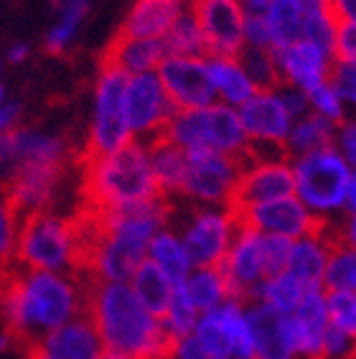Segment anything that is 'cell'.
<instances>
[{
    "instance_id": "cell-39",
    "label": "cell",
    "mask_w": 356,
    "mask_h": 359,
    "mask_svg": "<svg viewBox=\"0 0 356 359\" xmlns=\"http://www.w3.org/2000/svg\"><path fill=\"white\" fill-rule=\"evenodd\" d=\"M334 54L338 62H356V21L338 18L334 28Z\"/></svg>"
},
{
    "instance_id": "cell-29",
    "label": "cell",
    "mask_w": 356,
    "mask_h": 359,
    "mask_svg": "<svg viewBox=\"0 0 356 359\" xmlns=\"http://www.w3.org/2000/svg\"><path fill=\"white\" fill-rule=\"evenodd\" d=\"M184 290L189 301L196 306V311H212L219 304L229 301L226 293L224 278L219 276L217 268H196L189 273V278L184 280Z\"/></svg>"
},
{
    "instance_id": "cell-19",
    "label": "cell",
    "mask_w": 356,
    "mask_h": 359,
    "mask_svg": "<svg viewBox=\"0 0 356 359\" xmlns=\"http://www.w3.org/2000/svg\"><path fill=\"white\" fill-rule=\"evenodd\" d=\"M165 51L163 39H137V36H125L117 31L110 46L102 54V69H117L123 74H145V72L158 69L163 62Z\"/></svg>"
},
{
    "instance_id": "cell-2",
    "label": "cell",
    "mask_w": 356,
    "mask_h": 359,
    "mask_svg": "<svg viewBox=\"0 0 356 359\" xmlns=\"http://www.w3.org/2000/svg\"><path fill=\"white\" fill-rule=\"evenodd\" d=\"M87 316L107 352L130 359H173L178 339L145 311L128 283H95L84 296Z\"/></svg>"
},
{
    "instance_id": "cell-22",
    "label": "cell",
    "mask_w": 356,
    "mask_h": 359,
    "mask_svg": "<svg viewBox=\"0 0 356 359\" xmlns=\"http://www.w3.org/2000/svg\"><path fill=\"white\" fill-rule=\"evenodd\" d=\"M201 118H204L206 148L226 156H242L247 151L249 138L242 128L237 110L226 104H209V107H201Z\"/></svg>"
},
{
    "instance_id": "cell-31",
    "label": "cell",
    "mask_w": 356,
    "mask_h": 359,
    "mask_svg": "<svg viewBox=\"0 0 356 359\" xmlns=\"http://www.w3.org/2000/svg\"><path fill=\"white\" fill-rule=\"evenodd\" d=\"M237 62L242 64V69L247 72V76L252 79L257 92H275L278 87H282L280 69H278L275 54L270 48L245 46L240 54H237Z\"/></svg>"
},
{
    "instance_id": "cell-16",
    "label": "cell",
    "mask_w": 356,
    "mask_h": 359,
    "mask_svg": "<svg viewBox=\"0 0 356 359\" xmlns=\"http://www.w3.org/2000/svg\"><path fill=\"white\" fill-rule=\"evenodd\" d=\"M295 179L293 168L285 161H273V163H254L240 176L232 196L226 201V209H240L257 204V201L280 199V196H293Z\"/></svg>"
},
{
    "instance_id": "cell-17",
    "label": "cell",
    "mask_w": 356,
    "mask_h": 359,
    "mask_svg": "<svg viewBox=\"0 0 356 359\" xmlns=\"http://www.w3.org/2000/svg\"><path fill=\"white\" fill-rule=\"evenodd\" d=\"M245 318L252 339V359H301L290 341L285 313L254 301L245 311Z\"/></svg>"
},
{
    "instance_id": "cell-36",
    "label": "cell",
    "mask_w": 356,
    "mask_h": 359,
    "mask_svg": "<svg viewBox=\"0 0 356 359\" xmlns=\"http://www.w3.org/2000/svg\"><path fill=\"white\" fill-rule=\"evenodd\" d=\"M303 95H306L308 104H313L315 110H318V115H323L326 120H331V123H341L343 120V102L338 100V95L334 92L329 79L310 87V90H306Z\"/></svg>"
},
{
    "instance_id": "cell-35",
    "label": "cell",
    "mask_w": 356,
    "mask_h": 359,
    "mask_svg": "<svg viewBox=\"0 0 356 359\" xmlns=\"http://www.w3.org/2000/svg\"><path fill=\"white\" fill-rule=\"evenodd\" d=\"M293 240L282 235H260V250H262V270H265V280L280 276L288 268V257Z\"/></svg>"
},
{
    "instance_id": "cell-15",
    "label": "cell",
    "mask_w": 356,
    "mask_h": 359,
    "mask_svg": "<svg viewBox=\"0 0 356 359\" xmlns=\"http://www.w3.org/2000/svg\"><path fill=\"white\" fill-rule=\"evenodd\" d=\"M102 344L87 311L67 321L64 326L36 339L28 346V359H100Z\"/></svg>"
},
{
    "instance_id": "cell-6",
    "label": "cell",
    "mask_w": 356,
    "mask_h": 359,
    "mask_svg": "<svg viewBox=\"0 0 356 359\" xmlns=\"http://www.w3.org/2000/svg\"><path fill=\"white\" fill-rule=\"evenodd\" d=\"M247 168H249L247 151L242 156H226V153L212 151V148L186 151V173L178 194L226 207L237 181Z\"/></svg>"
},
{
    "instance_id": "cell-32",
    "label": "cell",
    "mask_w": 356,
    "mask_h": 359,
    "mask_svg": "<svg viewBox=\"0 0 356 359\" xmlns=\"http://www.w3.org/2000/svg\"><path fill=\"white\" fill-rule=\"evenodd\" d=\"M163 43L168 56H201L204 59L206 54L204 36H201L199 26L193 21V13L178 15V21L171 26V31L163 36Z\"/></svg>"
},
{
    "instance_id": "cell-24",
    "label": "cell",
    "mask_w": 356,
    "mask_h": 359,
    "mask_svg": "<svg viewBox=\"0 0 356 359\" xmlns=\"http://www.w3.org/2000/svg\"><path fill=\"white\" fill-rule=\"evenodd\" d=\"M326 257H329V250H326V242L321 237L315 232L313 235H303L298 240H293L288 268L285 270L295 280H301L306 288H321Z\"/></svg>"
},
{
    "instance_id": "cell-12",
    "label": "cell",
    "mask_w": 356,
    "mask_h": 359,
    "mask_svg": "<svg viewBox=\"0 0 356 359\" xmlns=\"http://www.w3.org/2000/svg\"><path fill=\"white\" fill-rule=\"evenodd\" d=\"M219 276L224 278L229 301H242L249 298L257 283L265 280V270H262V250H260V232L249 227L237 224L232 237V245L217 265Z\"/></svg>"
},
{
    "instance_id": "cell-34",
    "label": "cell",
    "mask_w": 356,
    "mask_h": 359,
    "mask_svg": "<svg viewBox=\"0 0 356 359\" xmlns=\"http://www.w3.org/2000/svg\"><path fill=\"white\" fill-rule=\"evenodd\" d=\"M329 324L346 334L356 332V296L354 290H331L326 293Z\"/></svg>"
},
{
    "instance_id": "cell-13",
    "label": "cell",
    "mask_w": 356,
    "mask_h": 359,
    "mask_svg": "<svg viewBox=\"0 0 356 359\" xmlns=\"http://www.w3.org/2000/svg\"><path fill=\"white\" fill-rule=\"evenodd\" d=\"M234 229L237 224L226 207L221 212L204 209L193 217L189 229L184 232V240H181L193 268H217L232 245Z\"/></svg>"
},
{
    "instance_id": "cell-49",
    "label": "cell",
    "mask_w": 356,
    "mask_h": 359,
    "mask_svg": "<svg viewBox=\"0 0 356 359\" xmlns=\"http://www.w3.org/2000/svg\"><path fill=\"white\" fill-rule=\"evenodd\" d=\"M100 359H130V357H125V354H115V352H107V349H102V357Z\"/></svg>"
},
{
    "instance_id": "cell-40",
    "label": "cell",
    "mask_w": 356,
    "mask_h": 359,
    "mask_svg": "<svg viewBox=\"0 0 356 359\" xmlns=\"http://www.w3.org/2000/svg\"><path fill=\"white\" fill-rule=\"evenodd\" d=\"M329 84L334 87V92L338 95L341 102H354L356 97V69L351 62H338L336 67H331L329 72Z\"/></svg>"
},
{
    "instance_id": "cell-25",
    "label": "cell",
    "mask_w": 356,
    "mask_h": 359,
    "mask_svg": "<svg viewBox=\"0 0 356 359\" xmlns=\"http://www.w3.org/2000/svg\"><path fill=\"white\" fill-rule=\"evenodd\" d=\"M206 69L214 92L221 95L226 104H242L257 92L237 56H212V62H206Z\"/></svg>"
},
{
    "instance_id": "cell-38",
    "label": "cell",
    "mask_w": 356,
    "mask_h": 359,
    "mask_svg": "<svg viewBox=\"0 0 356 359\" xmlns=\"http://www.w3.org/2000/svg\"><path fill=\"white\" fill-rule=\"evenodd\" d=\"M351 357H354V334H346L329 324L321 341V359H351Z\"/></svg>"
},
{
    "instance_id": "cell-42",
    "label": "cell",
    "mask_w": 356,
    "mask_h": 359,
    "mask_svg": "<svg viewBox=\"0 0 356 359\" xmlns=\"http://www.w3.org/2000/svg\"><path fill=\"white\" fill-rule=\"evenodd\" d=\"M21 163V151H18V130L0 133V173H11Z\"/></svg>"
},
{
    "instance_id": "cell-47",
    "label": "cell",
    "mask_w": 356,
    "mask_h": 359,
    "mask_svg": "<svg viewBox=\"0 0 356 359\" xmlns=\"http://www.w3.org/2000/svg\"><path fill=\"white\" fill-rule=\"evenodd\" d=\"M273 0H240L245 15H265Z\"/></svg>"
},
{
    "instance_id": "cell-51",
    "label": "cell",
    "mask_w": 356,
    "mask_h": 359,
    "mask_svg": "<svg viewBox=\"0 0 356 359\" xmlns=\"http://www.w3.org/2000/svg\"><path fill=\"white\" fill-rule=\"evenodd\" d=\"M6 102V87H3V84H0V104Z\"/></svg>"
},
{
    "instance_id": "cell-11",
    "label": "cell",
    "mask_w": 356,
    "mask_h": 359,
    "mask_svg": "<svg viewBox=\"0 0 356 359\" xmlns=\"http://www.w3.org/2000/svg\"><path fill=\"white\" fill-rule=\"evenodd\" d=\"M158 79L178 110H199L214 104L217 92L201 56H165L158 64Z\"/></svg>"
},
{
    "instance_id": "cell-8",
    "label": "cell",
    "mask_w": 356,
    "mask_h": 359,
    "mask_svg": "<svg viewBox=\"0 0 356 359\" xmlns=\"http://www.w3.org/2000/svg\"><path fill=\"white\" fill-rule=\"evenodd\" d=\"M234 224L249 227L260 235H282L298 240L303 235H313L323 217L313 215L301 199L295 196H280V199L257 201L249 207L229 209Z\"/></svg>"
},
{
    "instance_id": "cell-20",
    "label": "cell",
    "mask_w": 356,
    "mask_h": 359,
    "mask_svg": "<svg viewBox=\"0 0 356 359\" xmlns=\"http://www.w3.org/2000/svg\"><path fill=\"white\" fill-rule=\"evenodd\" d=\"M273 54H275V64L280 69V76L288 79L290 84H295L301 92L310 90V87L329 79L331 56L318 51L313 43L295 41L285 48H278Z\"/></svg>"
},
{
    "instance_id": "cell-18",
    "label": "cell",
    "mask_w": 356,
    "mask_h": 359,
    "mask_svg": "<svg viewBox=\"0 0 356 359\" xmlns=\"http://www.w3.org/2000/svg\"><path fill=\"white\" fill-rule=\"evenodd\" d=\"M240 123L249 140L265 143H285L293 118L275 92H254L247 102L240 104Z\"/></svg>"
},
{
    "instance_id": "cell-45",
    "label": "cell",
    "mask_w": 356,
    "mask_h": 359,
    "mask_svg": "<svg viewBox=\"0 0 356 359\" xmlns=\"http://www.w3.org/2000/svg\"><path fill=\"white\" fill-rule=\"evenodd\" d=\"M18 115H21V104H15V102L0 104V133L11 130L15 125V120H18Z\"/></svg>"
},
{
    "instance_id": "cell-21",
    "label": "cell",
    "mask_w": 356,
    "mask_h": 359,
    "mask_svg": "<svg viewBox=\"0 0 356 359\" xmlns=\"http://www.w3.org/2000/svg\"><path fill=\"white\" fill-rule=\"evenodd\" d=\"M184 13V0H135L120 34L137 39H163Z\"/></svg>"
},
{
    "instance_id": "cell-28",
    "label": "cell",
    "mask_w": 356,
    "mask_h": 359,
    "mask_svg": "<svg viewBox=\"0 0 356 359\" xmlns=\"http://www.w3.org/2000/svg\"><path fill=\"white\" fill-rule=\"evenodd\" d=\"M265 21L273 39V51L301 41L303 8L298 0H273L265 13Z\"/></svg>"
},
{
    "instance_id": "cell-14",
    "label": "cell",
    "mask_w": 356,
    "mask_h": 359,
    "mask_svg": "<svg viewBox=\"0 0 356 359\" xmlns=\"http://www.w3.org/2000/svg\"><path fill=\"white\" fill-rule=\"evenodd\" d=\"M64 176V163H23L11 173L3 194L15 209L18 219L34 212H46L54 199L59 181Z\"/></svg>"
},
{
    "instance_id": "cell-33",
    "label": "cell",
    "mask_w": 356,
    "mask_h": 359,
    "mask_svg": "<svg viewBox=\"0 0 356 359\" xmlns=\"http://www.w3.org/2000/svg\"><path fill=\"white\" fill-rule=\"evenodd\" d=\"M196 321H199V311H196V306H193L191 301H189V296H186L184 283L173 285L171 304H168L165 316L160 318V324H163L176 339H184L193 332Z\"/></svg>"
},
{
    "instance_id": "cell-48",
    "label": "cell",
    "mask_w": 356,
    "mask_h": 359,
    "mask_svg": "<svg viewBox=\"0 0 356 359\" xmlns=\"http://www.w3.org/2000/svg\"><path fill=\"white\" fill-rule=\"evenodd\" d=\"M26 56H28V46H23V43H15V46L11 48V51H8V59H11L13 64L23 62Z\"/></svg>"
},
{
    "instance_id": "cell-1",
    "label": "cell",
    "mask_w": 356,
    "mask_h": 359,
    "mask_svg": "<svg viewBox=\"0 0 356 359\" xmlns=\"http://www.w3.org/2000/svg\"><path fill=\"white\" fill-rule=\"evenodd\" d=\"M0 311L15 337L36 341L84 313L87 304L67 278L8 263L0 268Z\"/></svg>"
},
{
    "instance_id": "cell-3",
    "label": "cell",
    "mask_w": 356,
    "mask_h": 359,
    "mask_svg": "<svg viewBox=\"0 0 356 359\" xmlns=\"http://www.w3.org/2000/svg\"><path fill=\"white\" fill-rule=\"evenodd\" d=\"M82 166V204L84 209L110 212V209L148 204L160 199L153 176L151 158L140 143H128L102 156H79Z\"/></svg>"
},
{
    "instance_id": "cell-46",
    "label": "cell",
    "mask_w": 356,
    "mask_h": 359,
    "mask_svg": "<svg viewBox=\"0 0 356 359\" xmlns=\"http://www.w3.org/2000/svg\"><path fill=\"white\" fill-rule=\"evenodd\" d=\"M329 6L336 18H354L356 15V0H329Z\"/></svg>"
},
{
    "instance_id": "cell-4",
    "label": "cell",
    "mask_w": 356,
    "mask_h": 359,
    "mask_svg": "<svg viewBox=\"0 0 356 359\" xmlns=\"http://www.w3.org/2000/svg\"><path fill=\"white\" fill-rule=\"evenodd\" d=\"M293 179L298 199L310 212H331L343 207L346 191L356 187L351 166L334 148H321V151L298 156Z\"/></svg>"
},
{
    "instance_id": "cell-30",
    "label": "cell",
    "mask_w": 356,
    "mask_h": 359,
    "mask_svg": "<svg viewBox=\"0 0 356 359\" xmlns=\"http://www.w3.org/2000/svg\"><path fill=\"white\" fill-rule=\"evenodd\" d=\"M306 290H310V288H306L301 280H295L288 270H285V273H280V276L257 283V288L252 290V296L249 298L273 306L275 311H280L288 316V313H293V309L298 306V301L303 298Z\"/></svg>"
},
{
    "instance_id": "cell-50",
    "label": "cell",
    "mask_w": 356,
    "mask_h": 359,
    "mask_svg": "<svg viewBox=\"0 0 356 359\" xmlns=\"http://www.w3.org/2000/svg\"><path fill=\"white\" fill-rule=\"evenodd\" d=\"M8 341H11V337H8V334H0V354L8 349Z\"/></svg>"
},
{
    "instance_id": "cell-9",
    "label": "cell",
    "mask_w": 356,
    "mask_h": 359,
    "mask_svg": "<svg viewBox=\"0 0 356 359\" xmlns=\"http://www.w3.org/2000/svg\"><path fill=\"white\" fill-rule=\"evenodd\" d=\"M123 104L130 133L132 135H145V138H151L158 130H163L165 123L178 110L176 104L168 100V95H165L158 74H153V72L128 76Z\"/></svg>"
},
{
    "instance_id": "cell-7",
    "label": "cell",
    "mask_w": 356,
    "mask_h": 359,
    "mask_svg": "<svg viewBox=\"0 0 356 359\" xmlns=\"http://www.w3.org/2000/svg\"><path fill=\"white\" fill-rule=\"evenodd\" d=\"M125 84L128 74L117 69H102V76L97 82L95 123L84 156L112 153L132 140V133L125 120Z\"/></svg>"
},
{
    "instance_id": "cell-44",
    "label": "cell",
    "mask_w": 356,
    "mask_h": 359,
    "mask_svg": "<svg viewBox=\"0 0 356 359\" xmlns=\"http://www.w3.org/2000/svg\"><path fill=\"white\" fill-rule=\"evenodd\" d=\"M338 143H341V156L343 161L354 166L356 161V128L354 123H343L341 125V133H338Z\"/></svg>"
},
{
    "instance_id": "cell-5",
    "label": "cell",
    "mask_w": 356,
    "mask_h": 359,
    "mask_svg": "<svg viewBox=\"0 0 356 359\" xmlns=\"http://www.w3.org/2000/svg\"><path fill=\"white\" fill-rule=\"evenodd\" d=\"M11 263L28 270H64L71 265V224L48 212L26 215L18 224Z\"/></svg>"
},
{
    "instance_id": "cell-52",
    "label": "cell",
    "mask_w": 356,
    "mask_h": 359,
    "mask_svg": "<svg viewBox=\"0 0 356 359\" xmlns=\"http://www.w3.org/2000/svg\"><path fill=\"white\" fill-rule=\"evenodd\" d=\"M191 3H193V0H191Z\"/></svg>"
},
{
    "instance_id": "cell-10",
    "label": "cell",
    "mask_w": 356,
    "mask_h": 359,
    "mask_svg": "<svg viewBox=\"0 0 356 359\" xmlns=\"http://www.w3.org/2000/svg\"><path fill=\"white\" fill-rule=\"evenodd\" d=\"M191 13L209 56H237L245 48V11L240 0H193Z\"/></svg>"
},
{
    "instance_id": "cell-26",
    "label": "cell",
    "mask_w": 356,
    "mask_h": 359,
    "mask_svg": "<svg viewBox=\"0 0 356 359\" xmlns=\"http://www.w3.org/2000/svg\"><path fill=\"white\" fill-rule=\"evenodd\" d=\"M334 140V123L318 112H306L298 123L290 125V133L285 138V153L288 156H306V153L321 151V148H331Z\"/></svg>"
},
{
    "instance_id": "cell-27",
    "label": "cell",
    "mask_w": 356,
    "mask_h": 359,
    "mask_svg": "<svg viewBox=\"0 0 356 359\" xmlns=\"http://www.w3.org/2000/svg\"><path fill=\"white\" fill-rule=\"evenodd\" d=\"M148 260L163 270L165 278H168L173 285L184 283L193 268L189 255H186L184 242L178 240V235L168 232V229L156 232V237H153L151 245H148Z\"/></svg>"
},
{
    "instance_id": "cell-23",
    "label": "cell",
    "mask_w": 356,
    "mask_h": 359,
    "mask_svg": "<svg viewBox=\"0 0 356 359\" xmlns=\"http://www.w3.org/2000/svg\"><path fill=\"white\" fill-rule=\"evenodd\" d=\"M130 288L137 301H140V306H143L151 316H156L158 321L165 316L168 304H171V296H173V283L165 278L163 270L158 268L156 263H151L148 257H145L143 263L135 268V273H132Z\"/></svg>"
},
{
    "instance_id": "cell-37",
    "label": "cell",
    "mask_w": 356,
    "mask_h": 359,
    "mask_svg": "<svg viewBox=\"0 0 356 359\" xmlns=\"http://www.w3.org/2000/svg\"><path fill=\"white\" fill-rule=\"evenodd\" d=\"M15 232H18V215L6 199V194L0 191V268H6L13 257Z\"/></svg>"
},
{
    "instance_id": "cell-41",
    "label": "cell",
    "mask_w": 356,
    "mask_h": 359,
    "mask_svg": "<svg viewBox=\"0 0 356 359\" xmlns=\"http://www.w3.org/2000/svg\"><path fill=\"white\" fill-rule=\"evenodd\" d=\"M245 46L273 51V39H270L265 15H245Z\"/></svg>"
},
{
    "instance_id": "cell-43",
    "label": "cell",
    "mask_w": 356,
    "mask_h": 359,
    "mask_svg": "<svg viewBox=\"0 0 356 359\" xmlns=\"http://www.w3.org/2000/svg\"><path fill=\"white\" fill-rule=\"evenodd\" d=\"M173 359H212V354L199 344V339L193 337V334H189V337L178 339Z\"/></svg>"
}]
</instances>
